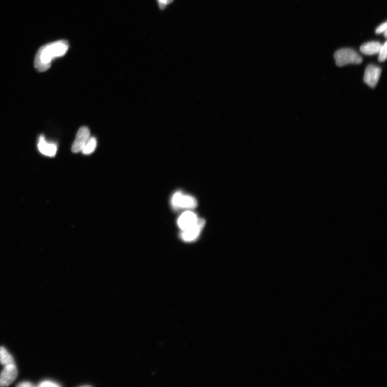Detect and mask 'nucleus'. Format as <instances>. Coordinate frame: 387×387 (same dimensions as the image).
<instances>
[{"label":"nucleus","mask_w":387,"mask_h":387,"mask_svg":"<svg viewBox=\"0 0 387 387\" xmlns=\"http://www.w3.org/2000/svg\"><path fill=\"white\" fill-rule=\"evenodd\" d=\"M69 48L68 43L65 40L46 44L38 51L35 58V67L38 71H46L51 66L53 60L65 55Z\"/></svg>","instance_id":"1"},{"label":"nucleus","mask_w":387,"mask_h":387,"mask_svg":"<svg viewBox=\"0 0 387 387\" xmlns=\"http://www.w3.org/2000/svg\"><path fill=\"white\" fill-rule=\"evenodd\" d=\"M334 58L337 66L344 67L349 64H361L363 59L355 51L351 48H342L336 51Z\"/></svg>","instance_id":"2"},{"label":"nucleus","mask_w":387,"mask_h":387,"mask_svg":"<svg viewBox=\"0 0 387 387\" xmlns=\"http://www.w3.org/2000/svg\"><path fill=\"white\" fill-rule=\"evenodd\" d=\"M171 203L173 208L179 209H193L197 206L198 202L193 196L177 192L172 196Z\"/></svg>","instance_id":"3"},{"label":"nucleus","mask_w":387,"mask_h":387,"mask_svg":"<svg viewBox=\"0 0 387 387\" xmlns=\"http://www.w3.org/2000/svg\"><path fill=\"white\" fill-rule=\"evenodd\" d=\"M205 224V220L198 219L195 225L186 230L182 231L180 237L184 242L194 241L199 236Z\"/></svg>","instance_id":"4"},{"label":"nucleus","mask_w":387,"mask_h":387,"mask_svg":"<svg viewBox=\"0 0 387 387\" xmlns=\"http://www.w3.org/2000/svg\"><path fill=\"white\" fill-rule=\"evenodd\" d=\"M381 73L380 68L375 65H369L366 69L364 81L372 88H375L379 80Z\"/></svg>","instance_id":"5"},{"label":"nucleus","mask_w":387,"mask_h":387,"mask_svg":"<svg viewBox=\"0 0 387 387\" xmlns=\"http://www.w3.org/2000/svg\"><path fill=\"white\" fill-rule=\"evenodd\" d=\"M90 138V132L86 127H81L79 130L72 146V151L74 153H78L84 148L87 141Z\"/></svg>","instance_id":"6"},{"label":"nucleus","mask_w":387,"mask_h":387,"mask_svg":"<svg viewBox=\"0 0 387 387\" xmlns=\"http://www.w3.org/2000/svg\"><path fill=\"white\" fill-rule=\"evenodd\" d=\"M18 376V369L15 364L5 366L0 374V386L7 387L12 384Z\"/></svg>","instance_id":"7"},{"label":"nucleus","mask_w":387,"mask_h":387,"mask_svg":"<svg viewBox=\"0 0 387 387\" xmlns=\"http://www.w3.org/2000/svg\"><path fill=\"white\" fill-rule=\"evenodd\" d=\"M198 220V216L194 212L188 211L180 216L177 223L182 231H184L195 225Z\"/></svg>","instance_id":"8"},{"label":"nucleus","mask_w":387,"mask_h":387,"mask_svg":"<svg viewBox=\"0 0 387 387\" xmlns=\"http://www.w3.org/2000/svg\"><path fill=\"white\" fill-rule=\"evenodd\" d=\"M38 148L42 154L48 157H54L56 155L57 151V146L54 144L47 143L43 136H41L40 137Z\"/></svg>","instance_id":"9"},{"label":"nucleus","mask_w":387,"mask_h":387,"mask_svg":"<svg viewBox=\"0 0 387 387\" xmlns=\"http://www.w3.org/2000/svg\"><path fill=\"white\" fill-rule=\"evenodd\" d=\"M381 44L378 42H370L364 44L360 48L362 53L367 56H372L379 52Z\"/></svg>","instance_id":"10"},{"label":"nucleus","mask_w":387,"mask_h":387,"mask_svg":"<svg viewBox=\"0 0 387 387\" xmlns=\"http://www.w3.org/2000/svg\"><path fill=\"white\" fill-rule=\"evenodd\" d=\"M0 363L4 367L15 364L13 357L4 347H0Z\"/></svg>","instance_id":"11"},{"label":"nucleus","mask_w":387,"mask_h":387,"mask_svg":"<svg viewBox=\"0 0 387 387\" xmlns=\"http://www.w3.org/2000/svg\"><path fill=\"white\" fill-rule=\"evenodd\" d=\"M97 143L96 139L94 137L90 138L82 152L85 155H89L93 152L96 148Z\"/></svg>","instance_id":"12"},{"label":"nucleus","mask_w":387,"mask_h":387,"mask_svg":"<svg viewBox=\"0 0 387 387\" xmlns=\"http://www.w3.org/2000/svg\"><path fill=\"white\" fill-rule=\"evenodd\" d=\"M387 42H385L379 49L378 60L380 62H385L387 59Z\"/></svg>","instance_id":"13"},{"label":"nucleus","mask_w":387,"mask_h":387,"mask_svg":"<svg viewBox=\"0 0 387 387\" xmlns=\"http://www.w3.org/2000/svg\"><path fill=\"white\" fill-rule=\"evenodd\" d=\"M39 386L41 387H59L60 385L55 382H53L52 381L45 380L43 381L40 384Z\"/></svg>","instance_id":"14"},{"label":"nucleus","mask_w":387,"mask_h":387,"mask_svg":"<svg viewBox=\"0 0 387 387\" xmlns=\"http://www.w3.org/2000/svg\"><path fill=\"white\" fill-rule=\"evenodd\" d=\"M174 0H157L158 4L161 9H164L168 4L172 3Z\"/></svg>","instance_id":"15"},{"label":"nucleus","mask_w":387,"mask_h":387,"mask_svg":"<svg viewBox=\"0 0 387 387\" xmlns=\"http://www.w3.org/2000/svg\"><path fill=\"white\" fill-rule=\"evenodd\" d=\"M387 22H385L384 23L381 24L380 26L378 27L377 29L375 30L376 34H380L384 33V32L387 30Z\"/></svg>","instance_id":"16"},{"label":"nucleus","mask_w":387,"mask_h":387,"mask_svg":"<svg viewBox=\"0 0 387 387\" xmlns=\"http://www.w3.org/2000/svg\"><path fill=\"white\" fill-rule=\"evenodd\" d=\"M35 386L34 385L32 384L31 383L28 382V381L21 383L17 385V387H32Z\"/></svg>","instance_id":"17"},{"label":"nucleus","mask_w":387,"mask_h":387,"mask_svg":"<svg viewBox=\"0 0 387 387\" xmlns=\"http://www.w3.org/2000/svg\"><path fill=\"white\" fill-rule=\"evenodd\" d=\"M387 30H386V31H385L384 32V35H385V37H387Z\"/></svg>","instance_id":"18"}]
</instances>
